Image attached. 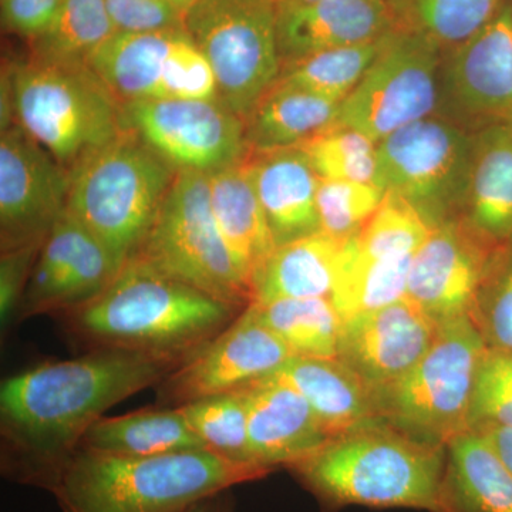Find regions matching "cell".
Segmentation results:
<instances>
[{
  "mask_svg": "<svg viewBox=\"0 0 512 512\" xmlns=\"http://www.w3.org/2000/svg\"><path fill=\"white\" fill-rule=\"evenodd\" d=\"M397 20L440 47H457L494 19L504 0H396Z\"/></svg>",
  "mask_w": 512,
  "mask_h": 512,
  "instance_id": "cell-35",
  "label": "cell"
},
{
  "mask_svg": "<svg viewBox=\"0 0 512 512\" xmlns=\"http://www.w3.org/2000/svg\"><path fill=\"white\" fill-rule=\"evenodd\" d=\"M473 143L440 119L414 121L377 143L375 184L410 202L433 225L466 194Z\"/></svg>",
  "mask_w": 512,
  "mask_h": 512,
  "instance_id": "cell-13",
  "label": "cell"
},
{
  "mask_svg": "<svg viewBox=\"0 0 512 512\" xmlns=\"http://www.w3.org/2000/svg\"><path fill=\"white\" fill-rule=\"evenodd\" d=\"M241 308L133 256L106 291L67 319L94 348L190 357L227 329Z\"/></svg>",
  "mask_w": 512,
  "mask_h": 512,
  "instance_id": "cell-2",
  "label": "cell"
},
{
  "mask_svg": "<svg viewBox=\"0 0 512 512\" xmlns=\"http://www.w3.org/2000/svg\"><path fill=\"white\" fill-rule=\"evenodd\" d=\"M447 448L446 484L454 511L512 512V473L481 431H464Z\"/></svg>",
  "mask_w": 512,
  "mask_h": 512,
  "instance_id": "cell-29",
  "label": "cell"
},
{
  "mask_svg": "<svg viewBox=\"0 0 512 512\" xmlns=\"http://www.w3.org/2000/svg\"><path fill=\"white\" fill-rule=\"evenodd\" d=\"M242 392L249 446L258 466L291 468L332 440L308 400L289 384L271 376Z\"/></svg>",
  "mask_w": 512,
  "mask_h": 512,
  "instance_id": "cell-20",
  "label": "cell"
},
{
  "mask_svg": "<svg viewBox=\"0 0 512 512\" xmlns=\"http://www.w3.org/2000/svg\"><path fill=\"white\" fill-rule=\"evenodd\" d=\"M117 33L185 29V15L167 0H106Z\"/></svg>",
  "mask_w": 512,
  "mask_h": 512,
  "instance_id": "cell-41",
  "label": "cell"
},
{
  "mask_svg": "<svg viewBox=\"0 0 512 512\" xmlns=\"http://www.w3.org/2000/svg\"><path fill=\"white\" fill-rule=\"evenodd\" d=\"M434 227L410 202L386 192L379 210L355 238L357 251L369 258H413Z\"/></svg>",
  "mask_w": 512,
  "mask_h": 512,
  "instance_id": "cell-36",
  "label": "cell"
},
{
  "mask_svg": "<svg viewBox=\"0 0 512 512\" xmlns=\"http://www.w3.org/2000/svg\"><path fill=\"white\" fill-rule=\"evenodd\" d=\"M266 474L210 450L126 457L79 448L50 493L62 512H184Z\"/></svg>",
  "mask_w": 512,
  "mask_h": 512,
  "instance_id": "cell-4",
  "label": "cell"
},
{
  "mask_svg": "<svg viewBox=\"0 0 512 512\" xmlns=\"http://www.w3.org/2000/svg\"><path fill=\"white\" fill-rule=\"evenodd\" d=\"M175 409L183 413L207 450L239 466L262 468L249 446L247 400L242 390L202 397Z\"/></svg>",
  "mask_w": 512,
  "mask_h": 512,
  "instance_id": "cell-34",
  "label": "cell"
},
{
  "mask_svg": "<svg viewBox=\"0 0 512 512\" xmlns=\"http://www.w3.org/2000/svg\"><path fill=\"white\" fill-rule=\"evenodd\" d=\"M296 148L322 180L375 184L377 144L359 131L332 127Z\"/></svg>",
  "mask_w": 512,
  "mask_h": 512,
  "instance_id": "cell-37",
  "label": "cell"
},
{
  "mask_svg": "<svg viewBox=\"0 0 512 512\" xmlns=\"http://www.w3.org/2000/svg\"><path fill=\"white\" fill-rule=\"evenodd\" d=\"M168 3H171V5L174 6V8H177L180 10V12L185 13L190 10L191 6L194 5L197 0H167Z\"/></svg>",
  "mask_w": 512,
  "mask_h": 512,
  "instance_id": "cell-46",
  "label": "cell"
},
{
  "mask_svg": "<svg viewBox=\"0 0 512 512\" xmlns=\"http://www.w3.org/2000/svg\"><path fill=\"white\" fill-rule=\"evenodd\" d=\"M319 2V0H276V3H311Z\"/></svg>",
  "mask_w": 512,
  "mask_h": 512,
  "instance_id": "cell-47",
  "label": "cell"
},
{
  "mask_svg": "<svg viewBox=\"0 0 512 512\" xmlns=\"http://www.w3.org/2000/svg\"><path fill=\"white\" fill-rule=\"evenodd\" d=\"M123 126L177 171L212 174L249 156L245 121L220 99L121 103Z\"/></svg>",
  "mask_w": 512,
  "mask_h": 512,
  "instance_id": "cell-12",
  "label": "cell"
},
{
  "mask_svg": "<svg viewBox=\"0 0 512 512\" xmlns=\"http://www.w3.org/2000/svg\"><path fill=\"white\" fill-rule=\"evenodd\" d=\"M483 242L473 228L437 224L413 256L406 298L439 323L471 315L494 262Z\"/></svg>",
  "mask_w": 512,
  "mask_h": 512,
  "instance_id": "cell-18",
  "label": "cell"
},
{
  "mask_svg": "<svg viewBox=\"0 0 512 512\" xmlns=\"http://www.w3.org/2000/svg\"><path fill=\"white\" fill-rule=\"evenodd\" d=\"M106 0H62L55 23L32 42V59L55 64H86L116 35Z\"/></svg>",
  "mask_w": 512,
  "mask_h": 512,
  "instance_id": "cell-32",
  "label": "cell"
},
{
  "mask_svg": "<svg viewBox=\"0 0 512 512\" xmlns=\"http://www.w3.org/2000/svg\"><path fill=\"white\" fill-rule=\"evenodd\" d=\"M386 36L366 45L325 50L282 64L275 84L306 90L342 103L379 56Z\"/></svg>",
  "mask_w": 512,
  "mask_h": 512,
  "instance_id": "cell-33",
  "label": "cell"
},
{
  "mask_svg": "<svg viewBox=\"0 0 512 512\" xmlns=\"http://www.w3.org/2000/svg\"><path fill=\"white\" fill-rule=\"evenodd\" d=\"M511 2H512V0H511Z\"/></svg>",
  "mask_w": 512,
  "mask_h": 512,
  "instance_id": "cell-48",
  "label": "cell"
},
{
  "mask_svg": "<svg viewBox=\"0 0 512 512\" xmlns=\"http://www.w3.org/2000/svg\"><path fill=\"white\" fill-rule=\"evenodd\" d=\"M471 228L493 244L512 241V126H488L473 143L466 190Z\"/></svg>",
  "mask_w": 512,
  "mask_h": 512,
  "instance_id": "cell-25",
  "label": "cell"
},
{
  "mask_svg": "<svg viewBox=\"0 0 512 512\" xmlns=\"http://www.w3.org/2000/svg\"><path fill=\"white\" fill-rule=\"evenodd\" d=\"M121 268L109 249L66 211L43 242L16 320L70 315L106 291Z\"/></svg>",
  "mask_w": 512,
  "mask_h": 512,
  "instance_id": "cell-16",
  "label": "cell"
},
{
  "mask_svg": "<svg viewBox=\"0 0 512 512\" xmlns=\"http://www.w3.org/2000/svg\"><path fill=\"white\" fill-rule=\"evenodd\" d=\"M440 323L409 298L343 319L338 359L373 397L403 379L433 345Z\"/></svg>",
  "mask_w": 512,
  "mask_h": 512,
  "instance_id": "cell-17",
  "label": "cell"
},
{
  "mask_svg": "<svg viewBox=\"0 0 512 512\" xmlns=\"http://www.w3.org/2000/svg\"><path fill=\"white\" fill-rule=\"evenodd\" d=\"M386 192L375 184L322 180L316 204L323 234L348 241L360 234L383 204Z\"/></svg>",
  "mask_w": 512,
  "mask_h": 512,
  "instance_id": "cell-38",
  "label": "cell"
},
{
  "mask_svg": "<svg viewBox=\"0 0 512 512\" xmlns=\"http://www.w3.org/2000/svg\"><path fill=\"white\" fill-rule=\"evenodd\" d=\"M356 237L343 244L338 282L332 295L333 305L343 319L406 298L413 261V258H369L357 251Z\"/></svg>",
  "mask_w": 512,
  "mask_h": 512,
  "instance_id": "cell-31",
  "label": "cell"
},
{
  "mask_svg": "<svg viewBox=\"0 0 512 512\" xmlns=\"http://www.w3.org/2000/svg\"><path fill=\"white\" fill-rule=\"evenodd\" d=\"M345 241L319 232L276 247L255 269L251 302L281 299H332Z\"/></svg>",
  "mask_w": 512,
  "mask_h": 512,
  "instance_id": "cell-24",
  "label": "cell"
},
{
  "mask_svg": "<svg viewBox=\"0 0 512 512\" xmlns=\"http://www.w3.org/2000/svg\"><path fill=\"white\" fill-rule=\"evenodd\" d=\"M340 103L275 84L245 120L249 154L302 146L335 126Z\"/></svg>",
  "mask_w": 512,
  "mask_h": 512,
  "instance_id": "cell-27",
  "label": "cell"
},
{
  "mask_svg": "<svg viewBox=\"0 0 512 512\" xmlns=\"http://www.w3.org/2000/svg\"><path fill=\"white\" fill-rule=\"evenodd\" d=\"M247 308L284 340L293 355L338 359L343 318L332 299H281L249 303Z\"/></svg>",
  "mask_w": 512,
  "mask_h": 512,
  "instance_id": "cell-30",
  "label": "cell"
},
{
  "mask_svg": "<svg viewBox=\"0 0 512 512\" xmlns=\"http://www.w3.org/2000/svg\"><path fill=\"white\" fill-rule=\"evenodd\" d=\"M2 22L16 35L30 43L45 35L55 23L62 0H0Z\"/></svg>",
  "mask_w": 512,
  "mask_h": 512,
  "instance_id": "cell-43",
  "label": "cell"
},
{
  "mask_svg": "<svg viewBox=\"0 0 512 512\" xmlns=\"http://www.w3.org/2000/svg\"><path fill=\"white\" fill-rule=\"evenodd\" d=\"M478 431L487 437L490 446L512 473V427H488Z\"/></svg>",
  "mask_w": 512,
  "mask_h": 512,
  "instance_id": "cell-44",
  "label": "cell"
},
{
  "mask_svg": "<svg viewBox=\"0 0 512 512\" xmlns=\"http://www.w3.org/2000/svg\"><path fill=\"white\" fill-rule=\"evenodd\" d=\"M177 173L124 130L73 168L66 211L123 266L143 247Z\"/></svg>",
  "mask_w": 512,
  "mask_h": 512,
  "instance_id": "cell-6",
  "label": "cell"
},
{
  "mask_svg": "<svg viewBox=\"0 0 512 512\" xmlns=\"http://www.w3.org/2000/svg\"><path fill=\"white\" fill-rule=\"evenodd\" d=\"M329 505L456 512L448 498L444 447L372 424L335 437L289 468Z\"/></svg>",
  "mask_w": 512,
  "mask_h": 512,
  "instance_id": "cell-3",
  "label": "cell"
},
{
  "mask_svg": "<svg viewBox=\"0 0 512 512\" xmlns=\"http://www.w3.org/2000/svg\"><path fill=\"white\" fill-rule=\"evenodd\" d=\"M440 47L423 33L397 28L353 92L340 103L335 126L380 143L394 131L431 117L437 104Z\"/></svg>",
  "mask_w": 512,
  "mask_h": 512,
  "instance_id": "cell-10",
  "label": "cell"
},
{
  "mask_svg": "<svg viewBox=\"0 0 512 512\" xmlns=\"http://www.w3.org/2000/svg\"><path fill=\"white\" fill-rule=\"evenodd\" d=\"M136 256L222 301L251 302L249 279L215 221L208 174L178 171Z\"/></svg>",
  "mask_w": 512,
  "mask_h": 512,
  "instance_id": "cell-8",
  "label": "cell"
},
{
  "mask_svg": "<svg viewBox=\"0 0 512 512\" xmlns=\"http://www.w3.org/2000/svg\"><path fill=\"white\" fill-rule=\"evenodd\" d=\"M272 377L308 400L332 439L383 423L369 387L339 359L292 356Z\"/></svg>",
  "mask_w": 512,
  "mask_h": 512,
  "instance_id": "cell-23",
  "label": "cell"
},
{
  "mask_svg": "<svg viewBox=\"0 0 512 512\" xmlns=\"http://www.w3.org/2000/svg\"><path fill=\"white\" fill-rule=\"evenodd\" d=\"M276 6L282 64L325 50L376 42L399 28L392 0H319Z\"/></svg>",
  "mask_w": 512,
  "mask_h": 512,
  "instance_id": "cell-19",
  "label": "cell"
},
{
  "mask_svg": "<svg viewBox=\"0 0 512 512\" xmlns=\"http://www.w3.org/2000/svg\"><path fill=\"white\" fill-rule=\"evenodd\" d=\"M247 163L275 247L322 232L316 204L320 178L299 148L249 154Z\"/></svg>",
  "mask_w": 512,
  "mask_h": 512,
  "instance_id": "cell-22",
  "label": "cell"
},
{
  "mask_svg": "<svg viewBox=\"0 0 512 512\" xmlns=\"http://www.w3.org/2000/svg\"><path fill=\"white\" fill-rule=\"evenodd\" d=\"M72 174L19 126L0 136V248L43 245L67 210Z\"/></svg>",
  "mask_w": 512,
  "mask_h": 512,
  "instance_id": "cell-15",
  "label": "cell"
},
{
  "mask_svg": "<svg viewBox=\"0 0 512 512\" xmlns=\"http://www.w3.org/2000/svg\"><path fill=\"white\" fill-rule=\"evenodd\" d=\"M2 96L13 119L72 173L77 164L120 136V100L87 64L32 59L3 69Z\"/></svg>",
  "mask_w": 512,
  "mask_h": 512,
  "instance_id": "cell-5",
  "label": "cell"
},
{
  "mask_svg": "<svg viewBox=\"0 0 512 512\" xmlns=\"http://www.w3.org/2000/svg\"><path fill=\"white\" fill-rule=\"evenodd\" d=\"M276 0H197L185 29L210 62L218 97L247 120L282 70Z\"/></svg>",
  "mask_w": 512,
  "mask_h": 512,
  "instance_id": "cell-9",
  "label": "cell"
},
{
  "mask_svg": "<svg viewBox=\"0 0 512 512\" xmlns=\"http://www.w3.org/2000/svg\"><path fill=\"white\" fill-rule=\"evenodd\" d=\"M80 448L126 457L207 450L183 413L170 407L100 417L84 434Z\"/></svg>",
  "mask_w": 512,
  "mask_h": 512,
  "instance_id": "cell-28",
  "label": "cell"
},
{
  "mask_svg": "<svg viewBox=\"0 0 512 512\" xmlns=\"http://www.w3.org/2000/svg\"><path fill=\"white\" fill-rule=\"evenodd\" d=\"M184 512H234V505H232L231 495L228 491H224V493L205 498Z\"/></svg>",
  "mask_w": 512,
  "mask_h": 512,
  "instance_id": "cell-45",
  "label": "cell"
},
{
  "mask_svg": "<svg viewBox=\"0 0 512 512\" xmlns=\"http://www.w3.org/2000/svg\"><path fill=\"white\" fill-rule=\"evenodd\" d=\"M293 355L284 340L242 309L227 329L158 384V406H183L202 397L237 392L271 377Z\"/></svg>",
  "mask_w": 512,
  "mask_h": 512,
  "instance_id": "cell-14",
  "label": "cell"
},
{
  "mask_svg": "<svg viewBox=\"0 0 512 512\" xmlns=\"http://www.w3.org/2000/svg\"><path fill=\"white\" fill-rule=\"evenodd\" d=\"M188 357L124 348L40 363L0 386L2 473L52 491L84 434L104 412L158 386Z\"/></svg>",
  "mask_w": 512,
  "mask_h": 512,
  "instance_id": "cell-1",
  "label": "cell"
},
{
  "mask_svg": "<svg viewBox=\"0 0 512 512\" xmlns=\"http://www.w3.org/2000/svg\"><path fill=\"white\" fill-rule=\"evenodd\" d=\"M208 180L215 221L251 285L255 269L276 247L247 158L208 174Z\"/></svg>",
  "mask_w": 512,
  "mask_h": 512,
  "instance_id": "cell-26",
  "label": "cell"
},
{
  "mask_svg": "<svg viewBox=\"0 0 512 512\" xmlns=\"http://www.w3.org/2000/svg\"><path fill=\"white\" fill-rule=\"evenodd\" d=\"M471 316L488 348L512 352V247L494 259Z\"/></svg>",
  "mask_w": 512,
  "mask_h": 512,
  "instance_id": "cell-40",
  "label": "cell"
},
{
  "mask_svg": "<svg viewBox=\"0 0 512 512\" xmlns=\"http://www.w3.org/2000/svg\"><path fill=\"white\" fill-rule=\"evenodd\" d=\"M487 349L470 313L440 323L420 362L376 394L380 421L421 443L447 447L470 430L474 384Z\"/></svg>",
  "mask_w": 512,
  "mask_h": 512,
  "instance_id": "cell-7",
  "label": "cell"
},
{
  "mask_svg": "<svg viewBox=\"0 0 512 512\" xmlns=\"http://www.w3.org/2000/svg\"><path fill=\"white\" fill-rule=\"evenodd\" d=\"M86 64L120 103L220 99L214 70L187 29L116 33Z\"/></svg>",
  "mask_w": 512,
  "mask_h": 512,
  "instance_id": "cell-11",
  "label": "cell"
},
{
  "mask_svg": "<svg viewBox=\"0 0 512 512\" xmlns=\"http://www.w3.org/2000/svg\"><path fill=\"white\" fill-rule=\"evenodd\" d=\"M451 84L461 106L490 123L512 126V2L454 47Z\"/></svg>",
  "mask_w": 512,
  "mask_h": 512,
  "instance_id": "cell-21",
  "label": "cell"
},
{
  "mask_svg": "<svg viewBox=\"0 0 512 512\" xmlns=\"http://www.w3.org/2000/svg\"><path fill=\"white\" fill-rule=\"evenodd\" d=\"M42 245L3 251L0 256V325L8 330L16 320L20 302L28 288L33 266L36 264Z\"/></svg>",
  "mask_w": 512,
  "mask_h": 512,
  "instance_id": "cell-42",
  "label": "cell"
},
{
  "mask_svg": "<svg viewBox=\"0 0 512 512\" xmlns=\"http://www.w3.org/2000/svg\"><path fill=\"white\" fill-rule=\"evenodd\" d=\"M470 430L512 427V352L488 348L478 367Z\"/></svg>",
  "mask_w": 512,
  "mask_h": 512,
  "instance_id": "cell-39",
  "label": "cell"
}]
</instances>
